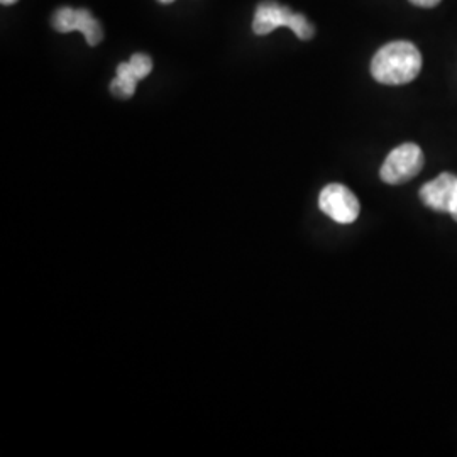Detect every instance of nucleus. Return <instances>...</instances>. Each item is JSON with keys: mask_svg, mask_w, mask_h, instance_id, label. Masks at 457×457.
Here are the masks:
<instances>
[{"mask_svg": "<svg viewBox=\"0 0 457 457\" xmlns=\"http://www.w3.org/2000/svg\"><path fill=\"white\" fill-rule=\"evenodd\" d=\"M422 70V54L410 41H393L373 56L371 75L383 85L413 82Z\"/></svg>", "mask_w": 457, "mask_h": 457, "instance_id": "1", "label": "nucleus"}, {"mask_svg": "<svg viewBox=\"0 0 457 457\" xmlns=\"http://www.w3.org/2000/svg\"><path fill=\"white\" fill-rule=\"evenodd\" d=\"M281 26L290 28L303 41H309L315 34V28L307 17L296 14L285 5H279L275 0L262 2L254 14L253 31L260 36H264V34L273 33Z\"/></svg>", "mask_w": 457, "mask_h": 457, "instance_id": "2", "label": "nucleus"}, {"mask_svg": "<svg viewBox=\"0 0 457 457\" xmlns=\"http://www.w3.org/2000/svg\"><path fill=\"white\" fill-rule=\"evenodd\" d=\"M424 153L420 146L405 143L395 147L379 170L381 180L388 185H402L415 179L424 168Z\"/></svg>", "mask_w": 457, "mask_h": 457, "instance_id": "3", "label": "nucleus"}, {"mask_svg": "<svg viewBox=\"0 0 457 457\" xmlns=\"http://www.w3.org/2000/svg\"><path fill=\"white\" fill-rule=\"evenodd\" d=\"M320 211L337 224H353L360 217V200L341 183H330L319 195Z\"/></svg>", "mask_w": 457, "mask_h": 457, "instance_id": "4", "label": "nucleus"}, {"mask_svg": "<svg viewBox=\"0 0 457 457\" xmlns=\"http://www.w3.org/2000/svg\"><path fill=\"white\" fill-rule=\"evenodd\" d=\"M53 28L58 33L80 31L90 46H97L104 37L102 26L98 24L97 19L85 9H71V7L58 9L56 14L53 16Z\"/></svg>", "mask_w": 457, "mask_h": 457, "instance_id": "5", "label": "nucleus"}, {"mask_svg": "<svg viewBox=\"0 0 457 457\" xmlns=\"http://www.w3.org/2000/svg\"><path fill=\"white\" fill-rule=\"evenodd\" d=\"M420 200L436 212L451 213L457 198V177L441 173L436 180L425 183L420 188Z\"/></svg>", "mask_w": 457, "mask_h": 457, "instance_id": "6", "label": "nucleus"}, {"mask_svg": "<svg viewBox=\"0 0 457 457\" xmlns=\"http://www.w3.org/2000/svg\"><path fill=\"white\" fill-rule=\"evenodd\" d=\"M137 77L134 75L131 65L129 63H120L117 66V75H115L114 82L111 83V90L115 97L129 98L136 92V85H137Z\"/></svg>", "mask_w": 457, "mask_h": 457, "instance_id": "7", "label": "nucleus"}, {"mask_svg": "<svg viewBox=\"0 0 457 457\" xmlns=\"http://www.w3.org/2000/svg\"><path fill=\"white\" fill-rule=\"evenodd\" d=\"M129 65H131L134 75H136L139 80H141V79H146L147 75L151 73V70H153L151 58H149L147 54H143V53L132 54V58L129 60Z\"/></svg>", "mask_w": 457, "mask_h": 457, "instance_id": "8", "label": "nucleus"}, {"mask_svg": "<svg viewBox=\"0 0 457 457\" xmlns=\"http://www.w3.org/2000/svg\"><path fill=\"white\" fill-rule=\"evenodd\" d=\"M413 5H419V7H436L441 4V0H410Z\"/></svg>", "mask_w": 457, "mask_h": 457, "instance_id": "9", "label": "nucleus"}, {"mask_svg": "<svg viewBox=\"0 0 457 457\" xmlns=\"http://www.w3.org/2000/svg\"><path fill=\"white\" fill-rule=\"evenodd\" d=\"M451 215H453V219L457 222V198L456 204H454V207H453V211H451Z\"/></svg>", "mask_w": 457, "mask_h": 457, "instance_id": "10", "label": "nucleus"}, {"mask_svg": "<svg viewBox=\"0 0 457 457\" xmlns=\"http://www.w3.org/2000/svg\"><path fill=\"white\" fill-rule=\"evenodd\" d=\"M4 5H11V4H16L17 0H0Z\"/></svg>", "mask_w": 457, "mask_h": 457, "instance_id": "11", "label": "nucleus"}, {"mask_svg": "<svg viewBox=\"0 0 457 457\" xmlns=\"http://www.w3.org/2000/svg\"><path fill=\"white\" fill-rule=\"evenodd\" d=\"M162 4H171V2H175V0H160Z\"/></svg>", "mask_w": 457, "mask_h": 457, "instance_id": "12", "label": "nucleus"}]
</instances>
